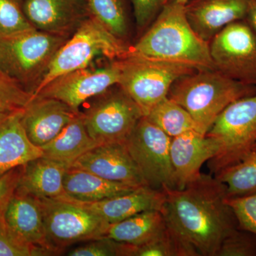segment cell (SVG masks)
<instances>
[{"label":"cell","instance_id":"74e56055","mask_svg":"<svg viewBox=\"0 0 256 256\" xmlns=\"http://www.w3.org/2000/svg\"><path fill=\"white\" fill-rule=\"evenodd\" d=\"M168 1H174L176 2L180 3V4L185 5L188 2V0H165V3Z\"/></svg>","mask_w":256,"mask_h":256},{"label":"cell","instance_id":"f1b7e54d","mask_svg":"<svg viewBox=\"0 0 256 256\" xmlns=\"http://www.w3.org/2000/svg\"><path fill=\"white\" fill-rule=\"evenodd\" d=\"M18 0H0V36H8L34 28Z\"/></svg>","mask_w":256,"mask_h":256},{"label":"cell","instance_id":"ba28073f","mask_svg":"<svg viewBox=\"0 0 256 256\" xmlns=\"http://www.w3.org/2000/svg\"><path fill=\"white\" fill-rule=\"evenodd\" d=\"M36 198L43 214L47 240L56 254L76 242L105 236L110 224L66 197Z\"/></svg>","mask_w":256,"mask_h":256},{"label":"cell","instance_id":"f35d334b","mask_svg":"<svg viewBox=\"0 0 256 256\" xmlns=\"http://www.w3.org/2000/svg\"><path fill=\"white\" fill-rule=\"evenodd\" d=\"M256 150V144H255V146H254V149H252V151Z\"/></svg>","mask_w":256,"mask_h":256},{"label":"cell","instance_id":"d4e9b609","mask_svg":"<svg viewBox=\"0 0 256 256\" xmlns=\"http://www.w3.org/2000/svg\"><path fill=\"white\" fill-rule=\"evenodd\" d=\"M146 117L172 138L192 130L203 133L188 111L168 97L156 104Z\"/></svg>","mask_w":256,"mask_h":256},{"label":"cell","instance_id":"e0dca14e","mask_svg":"<svg viewBox=\"0 0 256 256\" xmlns=\"http://www.w3.org/2000/svg\"><path fill=\"white\" fill-rule=\"evenodd\" d=\"M4 223L16 238L41 249L47 255H56L47 240L43 214L36 197L16 190L8 204Z\"/></svg>","mask_w":256,"mask_h":256},{"label":"cell","instance_id":"ac0fdd59","mask_svg":"<svg viewBox=\"0 0 256 256\" xmlns=\"http://www.w3.org/2000/svg\"><path fill=\"white\" fill-rule=\"evenodd\" d=\"M250 0H188L184 5L190 26L200 38L210 42L230 24L244 20Z\"/></svg>","mask_w":256,"mask_h":256},{"label":"cell","instance_id":"83f0119b","mask_svg":"<svg viewBox=\"0 0 256 256\" xmlns=\"http://www.w3.org/2000/svg\"><path fill=\"white\" fill-rule=\"evenodd\" d=\"M33 95L0 69V114L22 110Z\"/></svg>","mask_w":256,"mask_h":256},{"label":"cell","instance_id":"d590c367","mask_svg":"<svg viewBox=\"0 0 256 256\" xmlns=\"http://www.w3.org/2000/svg\"><path fill=\"white\" fill-rule=\"evenodd\" d=\"M23 166L14 168L0 176V222L2 223L8 204L18 188Z\"/></svg>","mask_w":256,"mask_h":256},{"label":"cell","instance_id":"f546056e","mask_svg":"<svg viewBox=\"0 0 256 256\" xmlns=\"http://www.w3.org/2000/svg\"><path fill=\"white\" fill-rule=\"evenodd\" d=\"M133 246L102 238L90 240L69 252V256H132Z\"/></svg>","mask_w":256,"mask_h":256},{"label":"cell","instance_id":"e575fe53","mask_svg":"<svg viewBox=\"0 0 256 256\" xmlns=\"http://www.w3.org/2000/svg\"><path fill=\"white\" fill-rule=\"evenodd\" d=\"M138 28L143 30L150 24L160 14L165 0H131Z\"/></svg>","mask_w":256,"mask_h":256},{"label":"cell","instance_id":"7402d4cb","mask_svg":"<svg viewBox=\"0 0 256 256\" xmlns=\"http://www.w3.org/2000/svg\"><path fill=\"white\" fill-rule=\"evenodd\" d=\"M66 195L82 202H96L126 194L140 188L114 182L86 170L69 166L64 174Z\"/></svg>","mask_w":256,"mask_h":256},{"label":"cell","instance_id":"52a82bcc","mask_svg":"<svg viewBox=\"0 0 256 256\" xmlns=\"http://www.w3.org/2000/svg\"><path fill=\"white\" fill-rule=\"evenodd\" d=\"M118 60L120 70L118 86L136 102L144 116L168 97L176 79L198 70L188 66L130 54Z\"/></svg>","mask_w":256,"mask_h":256},{"label":"cell","instance_id":"3957f363","mask_svg":"<svg viewBox=\"0 0 256 256\" xmlns=\"http://www.w3.org/2000/svg\"><path fill=\"white\" fill-rule=\"evenodd\" d=\"M256 94V86L233 80L216 69H205L176 79L168 97L188 111L206 134L227 106Z\"/></svg>","mask_w":256,"mask_h":256},{"label":"cell","instance_id":"4316f807","mask_svg":"<svg viewBox=\"0 0 256 256\" xmlns=\"http://www.w3.org/2000/svg\"><path fill=\"white\" fill-rule=\"evenodd\" d=\"M92 16L114 34L124 40L128 20L122 0H86Z\"/></svg>","mask_w":256,"mask_h":256},{"label":"cell","instance_id":"5bb4252c","mask_svg":"<svg viewBox=\"0 0 256 256\" xmlns=\"http://www.w3.org/2000/svg\"><path fill=\"white\" fill-rule=\"evenodd\" d=\"M23 10L36 30L67 37L92 16L86 0H25Z\"/></svg>","mask_w":256,"mask_h":256},{"label":"cell","instance_id":"5b68a950","mask_svg":"<svg viewBox=\"0 0 256 256\" xmlns=\"http://www.w3.org/2000/svg\"><path fill=\"white\" fill-rule=\"evenodd\" d=\"M69 37L32 30L0 36V69L33 94Z\"/></svg>","mask_w":256,"mask_h":256},{"label":"cell","instance_id":"8d00e7d4","mask_svg":"<svg viewBox=\"0 0 256 256\" xmlns=\"http://www.w3.org/2000/svg\"><path fill=\"white\" fill-rule=\"evenodd\" d=\"M244 20L256 34V0H250L246 16Z\"/></svg>","mask_w":256,"mask_h":256},{"label":"cell","instance_id":"4dcf8cb0","mask_svg":"<svg viewBox=\"0 0 256 256\" xmlns=\"http://www.w3.org/2000/svg\"><path fill=\"white\" fill-rule=\"evenodd\" d=\"M216 256H256V236L236 229L224 239Z\"/></svg>","mask_w":256,"mask_h":256},{"label":"cell","instance_id":"836d02e7","mask_svg":"<svg viewBox=\"0 0 256 256\" xmlns=\"http://www.w3.org/2000/svg\"><path fill=\"white\" fill-rule=\"evenodd\" d=\"M48 256L46 252L25 244L0 222V256Z\"/></svg>","mask_w":256,"mask_h":256},{"label":"cell","instance_id":"6da1fadb","mask_svg":"<svg viewBox=\"0 0 256 256\" xmlns=\"http://www.w3.org/2000/svg\"><path fill=\"white\" fill-rule=\"evenodd\" d=\"M163 190L162 212L183 256H216L224 239L238 228L225 185L215 176L202 173L183 188Z\"/></svg>","mask_w":256,"mask_h":256},{"label":"cell","instance_id":"cb8c5ba5","mask_svg":"<svg viewBox=\"0 0 256 256\" xmlns=\"http://www.w3.org/2000/svg\"><path fill=\"white\" fill-rule=\"evenodd\" d=\"M166 228V220L161 210H146L110 224L104 237L138 246L159 236Z\"/></svg>","mask_w":256,"mask_h":256},{"label":"cell","instance_id":"d6986e66","mask_svg":"<svg viewBox=\"0 0 256 256\" xmlns=\"http://www.w3.org/2000/svg\"><path fill=\"white\" fill-rule=\"evenodd\" d=\"M70 202L76 204L108 224H112L146 210L162 212L166 195L164 190L149 186H140L132 192L96 202H82L65 195Z\"/></svg>","mask_w":256,"mask_h":256},{"label":"cell","instance_id":"2e32d148","mask_svg":"<svg viewBox=\"0 0 256 256\" xmlns=\"http://www.w3.org/2000/svg\"><path fill=\"white\" fill-rule=\"evenodd\" d=\"M79 114L62 101L36 97L24 108L22 122L30 141L42 146L56 137Z\"/></svg>","mask_w":256,"mask_h":256},{"label":"cell","instance_id":"603a6c76","mask_svg":"<svg viewBox=\"0 0 256 256\" xmlns=\"http://www.w3.org/2000/svg\"><path fill=\"white\" fill-rule=\"evenodd\" d=\"M87 132L82 112L67 124L50 142L40 146L44 158L54 160L68 168L84 153L98 146Z\"/></svg>","mask_w":256,"mask_h":256},{"label":"cell","instance_id":"44dd1931","mask_svg":"<svg viewBox=\"0 0 256 256\" xmlns=\"http://www.w3.org/2000/svg\"><path fill=\"white\" fill-rule=\"evenodd\" d=\"M66 165L41 158L24 165L16 190L38 198H57L65 196L64 178Z\"/></svg>","mask_w":256,"mask_h":256},{"label":"cell","instance_id":"1f68e13d","mask_svg":"<svg viewBox=\"0 0 256 256\" xmlns=\"http://www.w3.org/2000/svg\"><path fill=\"white\" fill-rule=\"evenodd\" d=\"M132 256H183V254L166 227L162 234L151 242L133 246Z\"/></svg>","mask_w":256,"mask_h":256},{"label":"cell","instance_id":"8fae6325","mask_svg":"<svg viewBox=\"0 0 256 256\" xmlns=\"http://www.w3.org/2000/svg\"><path fill=\"white\" fill-rule=\"evenodd\" d=\"M171 140L172 138L143 116L126 142L148 186L156 190L175 188Z\"/></svg>","mask_w":256,"mask_h":256},{"label":"cell","instance_id":"4fadbf2b","mask_svg":"<svg viewBox=\"0 0 256 256\" xmlns=\"http://www.w3.org/2000/svg\"><path fill=\"white\" fill-rule=\"evenodd\" d=\"M70 166L114 182L136 188L148 186L126 142L98 144L84 153Z\"/></svg>","mask_w":256,"mask_h":256},{"label":"cell","instance_id":"d6a6232c","mask_svg":"<svg viewBox=\"0 0 256 256\" xmlns=\"http://www.w3.org/2000/svg\"><path fill=\"white\" fill-rule=\"evenodd\" d=\"M236 218L238 228L256 236V193L248 196L226 198Z\"/></svg>","mask_w":256,"mask_h":256},{"label":"cell","instance_id":"9c48e42d","mask_svg":"<svg viewBox=\"0 0 256 256\" xmlns=\"http://www.w3.org/2000/svg\"><path fill=\"white\" fill-rule=\"evenodd\" d=\"M216 70L256 87V34L246 20L230 24L210 42Z\"/></svg>","mask_w":256,"mask_h":256},{"label":"cell","instance_id":"7a4b0ae2","mask_svg":"<svg viewBox=\"0 0 256 256\" xmlns=\"http://www.w3.org/2000/svg\"><path fill=\"white\" fill-rule=\"evenodd\" d=\"M129 54L188 66L198 70L216 69L210 43L190 26L184 5L174 1L165 3L139 41L130 46Z\"/></svg>","mask_w":256,"mask_h":256},{"label":"cell","instance_id":"30bf717a","mask_svg":"<svg viewBox=\"0 0 256 256\" xmlns=\"http://www.w3.org/2000/svg\"><path fill=\"white\" fill-rule=\"evenodd\" d=\"M101 96L86 112H82L88 133L100 144L126 142L144 116L142 110L120 87Z\"/></svg>","mask_w":256,"mask_h":256},{"label":"cell","instance_id":"277c9868","mask_svg":"<svg viewBox=\"0 0 256 256\" xmlns=\"http://www.w3.org/2000/svg\"><path fill=\"white\" fill-rule=\"evenodd\" d=\"M129 52L130 46L124 40L112 34L92 15L57 50L32 94V99L54 79L87 68L97 57H106L111 60H122L128 56Z\"/></svg>","mask_w":256,"mask_h":256},{"label":"cell","instance_id":"484cf974","mask_svg":"<svg viewBox=\"0 0 256 256\" xmlns=\"http://www.w3.org/2000/svg\"><path fill=\"white\" fill-rule=\"evenodd\" d=\"M224 184L227 198L248 196L256 193V150L214 175Z\"/></svg>","mask_w":256,"mask_h":256},{"label":"cell","instance_id":"7c38bea8","mask_svg":"<svg viewBox=\"0 0 256 256\" xmlns=\"http://www.w3.org/2000/svg\"><path fill=\"white\" fill-rule=\"evenodd\" d=\"M120 75L118 60L101 68L78 69L54 79L34 98L56 99L79 112V108L86 101L118 86Z\"/></svg>","mask_w":256,"mask_h":256},{"label":"cell","instance_id":"8992f818","mask_svg":"<svg viewBox=\"0 0 256 256\" xmlns=\"http://www.w3.org/2000/svg\"><path fill=\"white\" fill-rule=\"evenodd\" d=\"M218 144L208 168L216 174L246 158L256 144V94L227 106L206 134Z\"/></svg>","mask_w":256,"mask_h":256},{"label":"cell","instance_id":"ffe728a7","mask_svg":"<svg viewBox=\"0 0 256 256\" xmlns=\"http://www.w3.org/2000/svg\"><path fill=\"white\" fill-rule=\"evenodd\" d=\"M23 110L0 114V176L43 156L28 139L22 122Z\"/></svg>","mask_w":256,"mask_h":256},{"label":"cell","instance_id":"9a60e30c","mask_svg":"<svg viewBox=\"0 0 256 256\" xmlns=\"http://www.w3.org/2000/svg\"><path fill=\"white\" fill-rule=\"evenodd\" d=\"M218 151V144L198 131H188L172 138L170 159L175 188H183L200 176L202 166L214 158Z\"/></svg>","mask_w":256,"mask_h":256}]
</instances>
